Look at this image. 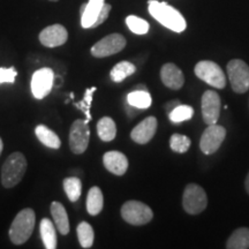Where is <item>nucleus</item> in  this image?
Masks as SVG:
<instances>
[{
	"label": "nucleus",
	"mask_w": 249,
	"mask_h": 249,
	"mask_svg": "<svg viewBox=\"0 0 249 249\" xmlns=\"http://www.w3.org/2000/svg\"><path fill=\"white\" fill-rule=\"evenodd\" d=\"M149 13L164 27L176 33H182L186 29L187 23L185 18L178 9L167 5L166 2H160L157 0H149Z\"/></svg>",
	"instance_id": "1"
},
{
	"label": "nucleus",
	"mask_w": 249,
	"mask_h": 249,
	"mask_svg": "<svg viewBox=\"0 0 249 249\" xmlns=\"http://www.w3.org/2000/svg\"><path fill=\"white\" fill-rule=\"evenodd\" d=\"M36 216L33 209H23L15 216L11 229H9V238L14 245H22L33 234L35 229Z\"/></svg>",
	"instance_id": "2"
},
{
	"label": "nucleus",
	"mask_w": 249,
	"mask_h": 249,
	"mask_svg": "<svg viewBox=\"0 0 249 249\" xmlns=\"http://www.w3.org/2000/svg\"><path fill=\"white\" fill-rule=\"evenodd\" d=\"M27 171V160L21 152H13L2 165L1 183L5 188H12L21 182Z\"/></svg>",
	"instance_id": "3"
},
{
	"label": "nucleus",
	"mask_w": 249,
	"mask_h": 249,
	"mask_svg": "<svg viewBox=\"0 0 249 249\" xmlns=\"http://www.w3.org/2000/svg\"><path fill=\"white\" fill-rule=\"evenodd\" d=\"M195 74L198 79L217 89H224L226 86V76L222 68L216 62L202 60L195 66Z\"/></svg>",
	"instance_id": "4"
},
{
	"label": "nucleus",
	"mask_w": 249,
	"mask_h": 249,
	"mask_svg": "<svg viewBox=\"0 0 249 249\" xmlns=\"http://www.w3.org/2000/svg\"><path fill=\"white\" fill-rule=\"evenodd\" d=\"M208 205L207 193L196 183L187 185L183 192L182 207L187 213L198 214L205 210Z\"/></svg>",
	"instance_id": "5"
},
{
	"label": "nucleus",
	"mask_w": 249,
	"mask_h": 249,
	"mask_svg": "<svg viewBox=\"0 0 249 249\" xmlns=\"http://www.w3.org/2000/svg\"><path fill=\"white\" fill-rule=\"evenodd\" d=\"M121 216L130 225L141 226L151 222L154 213L147 204L139 201H128L121 208Z\"/></svg>",
	"instance_id": "6"
},
{
	"label": "nucleus",
	"mask_w": 249,
	"mask_h": 249,
	"mask_svg": "<svg viewBox=\"0 0 249 249\" xmlns=\"http://www.w3.org/2000/svg\"><path fill=\"white\" fill-rule=\"evenodd\" d=\"M227 75L233 91L244 93L249 89V66L244 60L233 59L227 64Z\"/></svg>",
	"instance_id": "7"
},
{
	"label": "nucleus",
	"mask_w": 249,
	"mask_h": 249,
	"mask_svg": "<svg viewBox=\"0 0 249 249\" xmlns=\"http://www.w3.org/2000/svg\"><path fill=\"white\" fill-rule=\"evenodd\" d=\"M124 46H126V38L123 35L111 34L98 40L90 51L95 58H105L119 53L124 49Z\"/></svg>",
	"instance_id": "8"
},
{
	"label": "nucleus",
	"mask_w": 249,
	"mask_h": 249,
	"mask_svg": "<svg viewBox=\"0 0 249 249\" xmlns=\"http://www.w3.org/2000/svg\"><path fill=\"white\" fill-rule=\"evenodd\" d=\"M90 139L89 124L86 120L77 119L73 123L70 132V148L74 154L80 155L87 150Z\"/></svg>",
	"instance_id": "9"
},
{
	"label": "nucleus",
	"mask_w": 249,
	"mask_h": 249,
	"mask_svg": "<svg viewBox=\"0 0 249 249\" xmlns=\"http://www.w3.org/2000/svg\"><path fill=\"white\" fill-rule=\"evenodd\" d=\"M54 83V73L51 68L44 67L36 71L31 77V92L34 97L43 99L51 92Z\"/></svg>",
	"instance_id": "10"
},
{
	"label": "nucleus",
	"mask_w": 249,
	"mask_h": 249,
	"mask_svg": "<svg viewBox=\"0 0 249 249\" xmlns=\"http://www.w3.org/2000/svg\"><path fill=\"white\" fill-rule=\"evenodd\" d=\"M226 136V129L219 124H209L201 136L200 148L203 154L213 155L220 148Z\"/></svg>",
	"instance_id": "11"
},
{
	"label": "nucleus",
	"mask_w": 249,
	"mask_h": 249,
	"mask_svg": "<svg viewBox=\"0 0 249 249\" xmlns=\"http://www.w3.org/2000/svg\"><path fill=\"white\" fill-rule=\"evenodd\" d=\"M220 97L217 92L208 90L202 96V114L207 124H217L220 116Z\"/></svg>",
	"instance_id": "12"
},
{
	"label": "nucleus",
	"mask_w": 249,
	"mask_h": 249,
	"mask_svg": "<svg viewBox=\"0 0 249 249\" xmlns=\"http://www.w3.org/2000/svg\"><path fill=\"white\" fill-rule=\"evenodd\" d=\"M67 39V29L61 24H52L46 27L39 34V42L46 48H58L64 45Z\"/></svg>",
	"instance_id": "13"
},
{
	"label": "nucleus",
	"mask_w": 249,
	"mask_h": 249,
	"mask_svg": "<svg viewBox=\"0 0 249 249\" xmlns=\"http://www.w3.org/2000/svg\"><path fill=\"white\" fill-rule=\"evenodd\" d=\"M157 119L155 117H148L141 121L130 133V138L139 144H145L154 138L157 130Z\"/></svg>",
	"instance_id": "14"
},
{
	"label": "nucleus",
	"mask_w": 249,
	"mask_h": 249,
	"mask_svg": "<svg viewBox=\"0 0 249 249\" xmlns=\"http://www.w3.org/2000/svg\"><path fill=\"white\" fill-rule=\"evenodd\" d=\"M105 169L116 176H124L128 169V160L120 151H107L103 157Z\"/></svg>",
	"instance_id": "15"
},
{
	"label": "nucleus",
	"mask_w": 249,
	"mask_h": 249,
	"mask_svg": "<svg viewBox=\"0 0 249 249\" xmlns=\"http://www.w3.org/2000/svg\"><path fill=\"white\" fill-rule=\"evenodd\" d=\"M160 79L167 88L179 90L185 83V77L180 68L174 64H165L160 70Z\"/></svg>",
	"instance_id": "16"
},
{
	"label": "nucleus",
	"mask_w": 249,
	"mask_h": 249,
	"mask_svg": "<svg viewBox=\"0 0 249 249\" xmlns=\"http://www.w3.org/2000/svg\"><path fill=\"white\" fill-rule=\"evenodd\" d=\"M104 4V0H89L81 6V26L86 29L91 28Z\"/></svg>",
	"instance_id": "17"
},
{
	"label": "nucleus",
	"mask_w": 249,
	"mask_h": 249,
	"mask_svg": "<svg viewBox=\"0 0 249 249\" xmlns=\"http://www.w3.org/2000/svg\"><path fill=\"white\" fill-rule=\"evenodd\" d=\"M51 214L57 226L58 231L62 235H66L70 233V220H68V214L65 210L64 205L60 202H52L51 203Z\"/></svg>",
	"instance_id": "18"
},
{
	"label": "nucleus",
	"mask_w": 249,
	"mask_h": 249,
	"mask_svg": "<svg viewBox=\"0 0 249 249\" xmlns=\"http://www.w3.org/2000/svg\"><path fill=\"white\" fill-rule=\"evenodd\" d=\"M39 231L43 244H44V247L46 249L57 248V233H55L53 223H52L49 218L42 219L39 225Z\"/></svg>",
	"instance_id": "19"
},
{
	"label": "nucleus",
	"mask_w": 249,
	"mask_h": 249,
	"mask_svg": "<svg viewBox=\"0 0 249 249\" xmlns=\"http://www.w3.org/2000/svg\"><path fill=\"white\" fill-rule=\"evenodd\" d=\"M35 134L37 139L39 140L45 147L51 149H59L61 145L60 139L53 130H51L45 124H38L35 128Z\"/></svg>",
	"instance_id": "20"
},
{
	"label": "nucleus",
	"mask_w": 249,
	"mask_h": 249,
	"mask_svg": "<svg viewBox=\"0 0 249 249\" xmlns=\"http://www.w3.org/2000/svg\"><path fill=\"white\" fill-rule=\"evenodd\" d=\"M103 205H104V198L103 193L98 187H91L87 196V210L91 216H97L102 213Z\"/></svg>",
	"instance_id": "21"
},
{
	"label": "nucleus",
	"mask_w": 249,
	"mask_h": 249,
	"mask_svg": "<svg viewBox=\"0 0 249 249\" xmlns=\"http://www.w3.org/2000/svg\"><path fill=\"white\" fill-rule=\"evenodd\" d=\"M229 249H248L249 248V229L240 227L232 233L226 242Z\"/></svg>",
	"instance_id": "22"
},
{
	"label": "nucleus",
	"mask_w": 249,
	"mask_h": 249,
	"mask_svg": "<svg viewBox=\"0 0 249 249\" xmlns=\"http://www.w3.org/2000/svg\"><path fill=\"white\" fill-rule=\"evenodd\" d=\"M97 133L102 141L111 142L117 135L116 123L110 117L102 118L97 124Z\"/></svg>",
	"instance_id": "23"
},
{
	"label": "nucleus",
	"mask_w": 249,
	"mask_h": 249,
	"mask_svg": "<svg viewBox=\"0 0 249 249\" xmlns=\"http://www.w3.org/2000/svg\"><path fill=\"white\" fill-rule=\"evenodd\" d=\"M127 102L135 108H148L151 105V96L148 90H133L127 95Z\"/></svg>",
	"instance_id": "24"
},
{
	"label": "nucleus",
	"mask_w": 249,
	"mask_h": 249,
	"mask_svg": "<svg viewBox=\"0 0 249 249\" xmlns=\"http://www.w3.org/2000/svg\"><path fill=\"white\" fill-rule=\"evenodd\" d=\"M135 71H136V67L134 66L132 62L121 61L112 68L110 75H111L112 81L119 83V82H123L126 77H128L132 75V74L135 73Z\"/></svg>",
	"instance_id": "25"
},
{
	"label": "nucleus",
	"mask_w": 249,
	"mask_h": 249,
	"mask_svg": "<svg viewBox=\"0 0 249 249\" xmlns=\"http://www.w3.org/2000/svg\"><path fill=\"white\" fill-rule=\"evenodd\" d=\"M64 189L71 202H76L82 193V182L76 177H71L64 180Z\"/></svg>",
	"instance_id": "26"
},
{
	"label": "nucleus",
	"mask_w": 249,
	"mask_h": 249,
	"mask_svg": "<svg viewBox=\"0 0 249 249\" xmlns=\"http://www.w3.org/2000/svg\"><path fill=\"white\" fill-rule=\"evenodd\" d=\"M77 238H79L80 245L82 248H90L93 244V238H95V234H93L92 227L90 226V224L87 222H82L79 224L77 226Z\"/></svg>",
	"instance_id": "27"
},
{
	"label": "nucleus",
	"mask_w": 249,
	"mask_h": 249,
	"mask_svg": "<svg viewBox=\"0 0 249 249\" xmlns=\"http://www.w3.org/2000/svg\"><path fill=\"white\" fill-rule=\"evenodd\" d=\"M193 116H194V108L189 107V105L182 104H179L169 113L170 120L174 124H179L182 123V121L192 119Z\"/></svg>",
	"instance_id": "28"
},
{
	"label": "nucleus",
	"mask_w": 249,
	"mask_h": 249,
	"mask_svg": "<svg viewBox=\"0 0 249 249\" xmlns=\"http://www.w3.org/2000/svg\"><path fill=\"white\" fill-rule=\"evenodd\" d=\"M126 24L129 28L130 31L134 34H138V35H144L149 31V23L143 18L135 17V15H129L126 18Z\"/></svg>",
	"instance_id": "29"
},
{
	"label": "nucleus",
	"mask_w": 249,
	"mask_h": 249,
	"mask_svg": "<svg viewBox=\"0 0 249 249\" xmlns=\"http://www.w3.org/2000/svg\"><path fill=\"white\" fill-rule=\"evenodd\" d=\"M191 140L187 138L186 135H181V134H173L170 139V147L174 152L178 154H185L188 151L189 147H191Z\"/></svg>",
	"instance_id": "30"
},
{
	"label": "nucleus",
	"mask_w": 249,
	"mask_h": 249,
	"mask_svg": "<svg viewBox=\"0 0 249 249\" xmlns=\"http://www.w3.org/2000/svg\"><path fill=\"white\" fill-rule=\"evenodd\" d=\"M96 91V87H91V88L87 89L86 93H85V97H83L82 101L80 103H76L75 107L79 108V110L85 112L87 119V123H89L91 120V114H90V107H91V103H92V95L93 92Z\"/></svg>",
	"instance_id": "31"
},
{
	"label": "nucleus",
	"mask_w": 249,
	"mask_h": 249,
	"mask_svg": "<svg viewBox=\"0 0 249 249\" xmlns=\"http://www.w3.org/2000/svg\"><path fill=\"white\" fill-rule=\"evenodd\" d=\"M18 76V71L14 67L0 68V85L1 83H14L15 77Z\"/></svg>",
	"instance_id": "32"
},
{
	"label": "nucleus",
	"mask_w": 249,
	"mask_h": 249,
	"mask_svg": "<svg viewBox=\"0 0 249 249\" xmlns=\"http://www.w3.org/2000/svg\"><path fill=\"white\" fill-rule=\"evenodd\" d=\"M111 8H112L111 5H108V4H104V5H103L101 12H99L98 17H97V18H96L95 23L92 24L91 28H97L98 26H101V24H102L103 22H104V21L107 20V18H108V14H110Z\"/></svg>",
	"instance_id": "33"
},
{
	"label": "nucleus",
	"mask_w": 249,
	"mask_h": 249,
	"mask_svg": "<svg viewBox=\"0 0 249 249\" xmlns=\"http://www.w3.org/2000/svg\"><path fill=\"white\" fill-rule=\"evenodd\" d=\"M179 104H180V102L177 101V99H174V101H171L169 103H166V104H165L164 107H165V110H166L170 113V112L172 111L173 108H176L177 107H178Z\"/></svg>",
	"instance_id": "34"
},
{
	"label": "nucleus",
	"mask_w": 249,
	"mask_h": 249,
	"mask_svg": "<svg viewBox=\"0 0 249 249\" xmlns=\"http://www.w3.org/2000/svg\"><path fill=\"white\" fill-rule=\"evenodd\" d=\"M245 186H246V191H247V193L249 194V173L247 174V177H246Z\"/></svg>",
	"instance_id": "35"
},
{
	"label": "nucleus",
	"mask_w": 249,
	"mask_h": 249,
	"mask_svg": "<svg viewBox=\"0 0 249 249\" xmlns=\"http://www.w3.org/2000/svg\"><path fill=\"white\" fill-rule=\"evenodd\" d=\"M134 90H148V89L144 85H139V86L135 87V89H134Z\"/></svg>",
	"instance_id": "36"
},
{
	"label": "nucleus",
	"mask_w": 249,
	"mask_h": 249,
	"mask_svg": "<svg viewBox=\"0 0 249 249\" xmlns=\"http://www.w3.org/2000/svg\"><path fill=\"white\" fill-rule=\"evenodd\" d=\"M2 148H4V143H2V140H1V138H0V155H1Z\"/></svg>",
	"instance_id": "37"
},
{
	"label": "nucleus",
	"mask_w": 249,
	"mask_h": 249,
	"mask_svg": "<svg viewBox=\"0 0 249 249\" xmlns=\"http://www.w3.org/2000/svg\"><path fill=\"white\" fill-rule=\"evenodd\" d=\"M50 1H58V0H50Z\"/></svg>",
	"instance_id": "38"
}]
</instances>
